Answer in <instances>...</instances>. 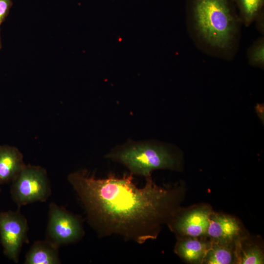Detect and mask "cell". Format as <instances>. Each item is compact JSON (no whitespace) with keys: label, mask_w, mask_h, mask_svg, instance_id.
<instances>
[{"label":"cell","mask_w":264,"mask_h":264,"mask_svg":"<svg viewBox=\"0 0 264 264\" xmlns=\"http://www.w3.org/2000/svg\"><path fill=\"white\" fill-rule=\"evenodd\" d=\"M241 22L249 26L263 14L264 0H233Z\"/></svg>","instance_id":"5bb4252c"},{"label":"cell","mask_w":264,"mask_h":264,"mask_svg":"<svg viewBox=\"0 0 264 264\" xmlns=\"http://www.w3.org/2000/svg\"><path fill=\"white\" fill-rule=\"evenodd\" d=\"M211 242V245L203 263L208 264H229L233 262V259H235L234 242L222 243Z\"/></svg>","instance_id":"7c38bea8"},{"label":"cell","mask_w":264,"mask_h":264,"mask_svg":"<svg viewBox=\"0 0 264 264\" xmlns=\"http://www.w3.org/2000/svg\"><path fill=\"white\" fill-rule=\"evenodd\" d=\"M28 224L20 211L0 212V240L3 253L17 263L23 244L27 242Z\"/></svg>","instance_id":"8992f818"},{"label":"cell","mask_w":264,"mask_h":264,"mask_svg":"<svg viewBox=\"0 0 264 264\" xmlns=\"http://www.w3.org/2000/svg\"><path fill=\"white\" fill-rule=\"evenodd\" d=\"M10 6V0H0V23L6 15Z\"/></svg>","instance_id":"2e32d148"},{"label":"cell","mask_w":264,"mask_h":264,"mask_svg":"<svg viewBox=\"0 0 264 264\" xmlns=\"http://www.w3.org/2000/svg\"><path fill=\"white\" fill-rule=\"evenodd\" d=\"M106 157L126 167L131 174L145 178L157 169L178 170L180 158L168 146L153 142L130 141L115 148Z\"/></svg>","instance_id":"3957f363"},{"label":"cell","mask_w":264,"mask_h":264,"mask_svg":"<svg viewBox=\"0 0 264 264\" xmlns=\"http://www.w3.org/2000/svg\"><path fill=\"white\" fill-rule=\"evenodd\" d=\"M59 247L46 240L35 242L25 256L26 264H58L61 263Z\"/></svg>","instance_id":"30bf717a"},{"label":"cell","mask_w":264,"mask_h":264,"mask_svg":"<svg viewBox=\"0 0 264 264\" xmlns=\"http://www.w3.org/2000/svg\"><path fill=\"white\" fill-rule=\"evenodd\" d=\"M25 165L18 148L8 145L0 146V185L12 182Z\"/></svg>","instance_id":"9c48e42d"},{"label":"cell","mask_w":264,"mask_h":264,"mask_svg":"<svg viewBox=\"0 0 264 264\" xmlns=\"http://www.w3.org/2000/svg\"><path fill=\"white\" fill-rule=\"evenodd\" d=\"M188 5L192 27L200 41L219 52L233 48L241 22L233 0H189Z\"/></svg>","instance_id":"7a4b0ae2"},{"label":"cell","mask_w":264,"mask_h":264,"mask_svg":"<svg viewBox=\"0 0 264 264\" xmlns=\"http://www.w3.org/2000/svg\"><path fill=\"white\" fill-rule=\"evenodd\" d=\"M0 191H1V189H0Z\"/></svg>","instance_id":"e0dca14e"},{"label":"cell","mask_w":264,"mask_h":264,"mask_svg":"<svg viewBox=\"0 0 264 264\" xmlns=\"http://www.w3.org/2000/svg\"><path fill=\"white\" fill-rule=\"evenodd\" d=\"M247 57L250 65L263 68L264 65V40L261 37L249 48Z\"/></svg>","instance_id":"9a60e30c"},{"label":"cell","mask_w":264,"mask_h":264,"mask_svg":"<svg viewBox=\"0 0 264 264\" xmlns=\"http://www.w3.org/2000/svg\"><path fill=\"white\" fill-rule=\"evenodd\" d=\"M10 191L13 201L19 207L45 201L51 192L45 169L39 166L25 165L12 180Z\"/></svg>","instance_id":"277c9868"},{"label":"cell","mask_w":264,"mask_h":264,"mask_svg":"<svg viewBox=\"0 0 264 264\" xmlns=\"http://www.w3.org/2000/svg\"><path fill=\"white\" fill-rule=\"evenodd\" d=\"M236 262L241 264H261L264 263L262 249L255 244H243L238 238L234 242Z\"/></svg>","instance_id":"4fadbf2b"},{"label":"cell","mask_w":264,"mask_h":264,"mask_svg":"<svg viewBox=\"0 0 264 264\" xmlns=\"http://www.w3.org/2000/svg\"><path fill=\"white\" fill-rule=\"evenodd\" d=\"M84 235L80 216L54 203L50 204L46 240L59 247L77 242Z\"/></svg>","instance_id":"5b68a950"},{"label":"cell","mask_w":264,"mask_h":264,"mask_svg":"<svg viewBox=\"0 0 264 264\" xmlns=\"http://www.w3.org/2000/svg\"><path fill=\"white\" fill-rule=\"evenodd\" d=\"M212 214L207 206L195 208L180 215L175 211L168 222L177 235L197 238L206 235Z\"/></svg>","instance_id":"52a82bcc"},{"label":"cell","mask_w":264,"mask_h":264,"mask_svg":"<svg viewBox=\"0 0 264 264\" xmlns=\"http://www.w3.org/2000/svg\"><path fill=\"white\" fill-rule=\"evenodd\" d=\"M145 179L138 187L131 173L99 178L83 170L68 176L99 237L118 235L139 244L156 239L176 211L178 196L176 188L158 186L151 176Z\"/></svg>","instance_id":"6da1fadb"},{"label":"cell","mask_w":264,"mask_h":264,"mask_svg":"<svg viewBox=\"0 0 264 264\" xmlns=\"http://www.w3.org/2000/svg\"><path fill=\"white\" fill-rule=\"evenodd\" d=\"M241 231L240 225L234 218L213 213L206 235L213 242L231 243L239 238Z\"/></svg>","instance_id":"ba28073f"},{"label":"cell","mask_w":264,"mask_h":264,"mask_svg":"<svg viewBox=\"0 0 264 264\" xmlns=\"http://www.w3.org/2000/svg\"><path fill=\"white\" fill-rule=\"evenodd\" d=\"M211 242L197 239L179 240L175 252L182 259L191 263H202L211 245Z\"/></svg>","instance_id":"8fae6325"}]
</instances>
